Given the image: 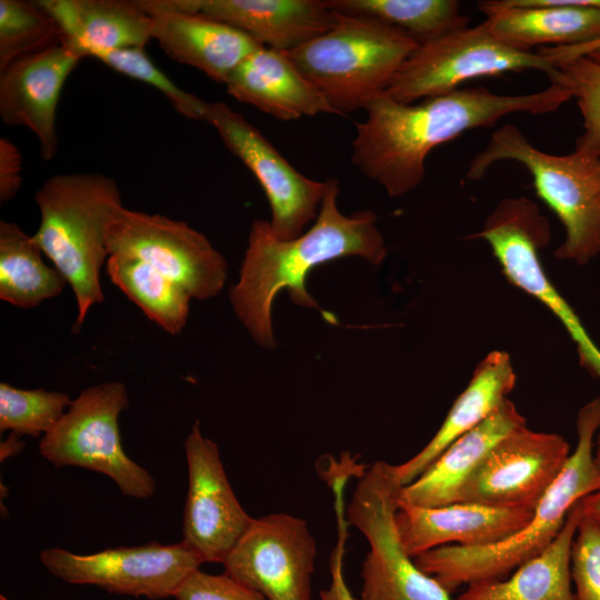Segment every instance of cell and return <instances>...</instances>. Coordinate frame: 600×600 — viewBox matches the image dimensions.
Segmentation results:
<instances>
[{"label": "cell", "instance_id": "obj_1", "mask_svg": "<svg viewBox=\"0 0 600 600\" xmlns=\"http://www.w3.org/2000/svg\"><path fill=\"white\" fill-rule=\"evenodd\" d=\"M571 99L557 83L524 94L466 88L414 103L383 93L368 103L364 120L356 123L351 162L390 197H402L422 182L427 157L436 147L468 130L492 127L511 113L553 112Z\"/></svg>", "mask_w": 600, "mask_h": 600}, {"label": "cell", "instance_id": "obj_2", "mask_svg": "<svg viewBox=\"0 0 600 600\" xmlns=\"http://www.w3.org/2000/svg\"><path fill=\"white\" fill-rule=\"evenodd\" d=\"M326 182L318 217L301 236L282 240L273 234L269 221L252 222L239 281L230 288V301L238 319L261 347L274 346L271 310L280 291L287 290L299 306L319 309L306 287L313 268L350 256L378 266L387 256L377 216L370 210L344 216L338 208V180Z\"/></svg>", "mask_w": 600, "mask_h": 600}, {"label": "cell", "instance_id": "obj_3", "mask_svg": "<svg viewBox=\"0 0 600 600\" xmlns=\"http://www.w3.org/2000/svg\"><path fill=\"white\" fill-rule=\"evenodd\" d=\"M576 426V448L534 508L529 523L496 543L432 549L414 558L418 568L452 592L463 584L504 578L548 548L572 507L582 498L600 491V468L594 460V442L600 429V397L580 408Z\"/></svg>", "mask_w": 600, "mask_h": 600}, {"label": "cell", "instance_id": "obj_4", "mask_svg": "<svg viewBox=\"0 0 600 600\" xmlns=\"http://www.w3.org/2000/svg\"><path fill=\"white\" fill-rule=\"evenodd\" d=\"M36 202L40 223L31 238L72 289L78 332L104 300L100 272L109 258V228L123 207L121 192L103 173H59L43 182Z\"/></svg>", "mask_w": 600, "mask_h": 600}, {"label": "cell", "instance_id": "obj_5", "mask_svg": "<svg viewBox=\"0 0 600 600\" xmlns=\"http://www.w3.org/2000/svg\"><path fill=\"white\" fill-rule=\"evenodd\" d=\"M418 47L383 22L337 12L330 30L286 53L337 116H346L383 94Z\"/></svg>", "mask_w": 600, "mask_h": 600}, {"label": "cell", "instance_id": "obj_6", "mask_svg": "<svg viewBox=\"0 0 600 600\" xmlns=\"http://www.w3.org/2000/svg\"><path fill=\"white\" fill-rule=\"evenodd\" d=\"M501 160H513L530 172L537 194L564 228L554 256L586 264L600 256V159L574 150L552 154L536 148L520 129L507 123L492 132L486 148L471 160L467 177L481 179Z\"/></svg>", "mask_w": 600, "mask_h": 600}, {"label": "cell", "instance_id": "obj_7", "mask_svg": "<svg viewBox=\"0 0 600 600\" xmlns=\"http://www.w3.org/2000/svg\"><path fill=\"white\" fill-rule=\"evenodd\" d=\"M402 483L396 464L383 460L364 469L347 507V523L366 538L361 600H453L406 551L396 522Z\"/></svg>", "mask_w": 600, "mask_h": 600}, {"label": "cell", "instance_id": "obj_8", "mask_svg": "<svg viewBox=\"0 0 600 600\" xmlns=\"http://www.w3.org/2000/svg\"><path fill=\"white\" fill-rule=\"evenodd\" d=\"M128 407V390L120 381L83 389L40 439V454L57 468L102 473L126 497L150 498L156 492L153 477L129 458L121 443L119 417Z\"/></svg>", "mask_w": 600, "mask_h": 600}, {"label": "cell", "instance_id": "obj_9", "mask_svg": "<svg viewBox=\"0 0 600 600\" xmlns=\"http://www.w3.org/2000/svg\"><path fill=\"white\" fill-rule=\"evenodd\" d=\"M526 70L542 71L550 81L557 72L538 51L503 43L482 22L420 44L384 93L394 101L414 103L456 91L459 84L476 78Z\"/></svg>", "mask_w": 600, "mask_h": 600}, {"label": "cell", "instance_id": "obj_10", "mask_svg": "<svg viewBox=\"0 0 600 600\" xmlns=\"http://www.w3.org/2000/svg\"><path fill=\"white\" fill-rule=\"evenodd\" d=\"M489 243L507 279L543 303L577 344L580 362L600 378V349L543 270L539 250L551 240L550 224L526 197L502 199L471 236Z\"/></svg>", "mask_w": 600, "mask_h": 600}, {"label": "cell", "instance_id": "obj_11", "mask_svg": "<svg viewBox=\"0 0 600 600\" xmlns=\"http://www.w3.org/2000/svg\"><path fill=\"white\" fill-rule=\"evenodd\" d=\"M39 557L48 572L64 582L152 600L173 597L182 582L203 563L183 541L173 544L151 541L90 554L48 548L41 550Z\"/></svg>", "mask_w": 600, "mask_h": 600}, {"label": "cell", "instance_id": "obj_12", "mask_svg": "<svg viewBox=\"0 0 600 600\" xmlns=\"http://www.w3.org/2000/svg\"><path fill=\"white\" fill-rule=\"evenodd\" d=\"M109 256L137 258L207 300L222 290L228 263L209 239L188 223L122 207L108 233Z\"/></svg>", "mask_w": 600, "mask_h": 600}, {"label": "cell", "instance_id": "obj_13", "mask_svg": "<svg viewBox=\"0 0 600 600\" xmlns=\"http://www.w3.org/2000/svg\"><path fill=\"white\" fill-rule=\"evenodd\" d=\"M206 121L260 183L270 204L273 234L282 240L301 236L318 217L327 182L299 172L254 126L224 102H209Z\"/></svg>", "mask_w": 600, "mask_h": 600}, {"label": "cell", "instance_id": "obj_14", "mask_svg": "<svg viewBox=\"0 0 600 600\" xmlns=\"http://www.w3.org/2000/svg\"><path fill=\"white\" fill-rule=\"evenodd\" d=\"M316 557L307 521L270 513L253 518L222 564L224 573L268 600H312Z\"/></svg>", "mask_w": 600, "mask_h": 600}, {"label": "cell", "instance_id": "obj_15", "mask_svg": "<svg viewBox=\"0 0 600 600\" xmlns=\"http://www.w3.org/2000/svg\"><path fill=\"white\" fill-rule=\"evenodd\" d=\"M570 453L560 434L522 427L493 447L464 481L456 502L534 509Z\"/></svg>", "mask_w": 600, "mask_h": 600}, {"label": "cell", "instance_id": "obj_16", "mask_svg": "<svg viewBox=\"0 0 600 600\" xmlns=\"http://www.w3.org/2000/svg\"><path fill=\"white\" fill-rule=\"evenodd\" d=\"M183 448L188 492L182 516V540L206 562H220L249 528L253 518L239 502L227 477L220 451L194 422Z\"/></svg>", "mask_w": 600, "mask_h": 600}, {"label": "cell", "instance_id": "obj_17", "mask_svg": "<svg viewBox=\"0 0 600 600\" xmlns=\"http://www.w3.org/2000/svg\"><path fill=\"white\" fill-rule=\"evenodd\" d=\"M83 57L66 41L0 70V116L34 133L43 160L58 152L57 110L62 88Z\"/></svg>", "mask_w": 600, "mask_h": 600}, {"label": "cell", "instance_id": "obj_18", "mask_svg": "<svg viewBox=\"0 0 600 600\" xmlns=\"http://www.w3.org/2000/svg\"><path fill=\"white\" fill-rule=\"evenodd\" d=\"M478 9L497 39L522 51L600 39V0H489Z\"/></svg>", "mask_w": 600, "mask_h": 600}, {"label": "cell", "instance_id": "obj_19", "mask_svg": "<svg viewBox=\"0 0 600 600\" xmlns=\"http://www.w3.org/2000/svg\"><path fill=\"white\" fill-rule=\"evenodd\" d=\"M534 509L454 502L438 507L399 504L397 528L411 558L442 546L477 547L521 530Z\"/></svg>", "mask_w": 600, "mask_h": 600}, {"label": "cell", "instance_id": "obj_20", "mask_svg": "<svg viewBox=\"0 0 600 600\" xmlns=\"http://www.w3.org/2000/svg\"><path fill=\"white\" fill-rule=\"evenodd\" d=\"M152 18V39L171 59L226 83L232 72L263 47L239 29L200 13L169 8L164 0H138Z\"/></svg>", "mask_w": 600, "mask_h": 600}, {"label": "cell", "instance_id": "obj_21", "mask_svg": "<svg viewBox=\"0 0 600 600\" xmlns=\"http://www.w3.org/2000/svg\"><path fill=\"white\" fill-rule=\"evenodd\" d=\"M176 6L228 23L259 44L283 52L327 32L337 21L326 0H177Z\"/></svg>", "mask_w": 600, "mask_h": 600}, {"label": "cell", "instance_id": "obj_22", "mask_svg": "<svg viewBox=\"0 0 600 600\" xmlns=\"http://www.w3.org/2000/svg\"><path fill=\"white\" fill-rule=\"evenodd\" d=\"M224 84L231 97L278 120L337 114L287 53L271 48L250 54Z\"/></svg>", "mask_w": 600, "mask_h": 600}, {"label": "cell", "instance_id": "obj_23", "mask_svg": "<svg viewBox=\"0 0 600 600\" xmlns=\"http://www.w3.org/2000/svg\"><path fill=\"white\" fill-rule=\"evenodd\" d=\"M526 419L508 398L479 426L453 441L414 481L402 487L399 504L438 507L454 503L464 481L493 447Z\"/></svg>", "mask_w": 600, "mask_h": 600}, {"label": "cell", "instance_id": "obj_24", "mask_svg": "<svg viewBox=\"0 0 600 600\" xmlns=\"http://www.w3.org/2000/svg\"><path fill=\"white\" fill-rule=\"evenodd\" d=\"M517 377L510 356L504 351L488 353L447 413L431 440L412 458L396 464L402 486L421 476L458 438L484 421L513 390Z\"/></svg>", "mask_w": 600, "mask_h": 600}, {"label": "cell", "instance_id": "obj_25", "mask_svg": "<svg viewBox=\"0 0 600 600\" xmlns=\"http://www.w3.org/2000/svg\"><path fill=\"white\" fill-rule=\"evenodd\" d=\"M58 22L63 41L83 58L92 50L144 48L152 18L138 0H38Z\"/></svg>", "mask_w": 600, "mask_h": 600}, {"label": "cell", "instance_id": "obj_26", "mask_svg": "<svg viewBox=\"0 0 600 600\" xmlns=\"http://www.w3.org/2000/svg\"><path fill=\"white\" fill-rule=\"evenodd\" d=\"M581 520L580 500L569 511L552 543L520 564L509 578L468 584L453 600H576L571 579V548Z\"/></svg>", "mask_w": 600, "mask_h": 600}, {"label": "cell", "instance_id": "obj_27", "mask_svg": "<svg viewBox=\"0 0 600 600\" xmlns=\"http://www.w3.org/2000/svg\"><path fill=\"white\" fill-rule=\"evenodd\" d=\"M66 278L43 260V252L17 223L0 221V299L21 309L59 296Z\"/></svg>", "mask_w": 600, "mask_h": 600}, {"label": "cell", "instance_id": "obj_28", "mask_svg": "<svg viewBox=\"0 0 600 600\" xmlns=\"http://www.w3.org/2000/svg\"><path fill=\"white\" fill-rule=\"evenodd\" d=\"M111 282L169 334L186 327L191 296L179 283L133 257L112 254L106 263Z\"/></svg>", "mask_w": 600, "mask_h": 600}, {"label": "cell", "instance_id": "obj_29", "mask_svg": "<svg viewBox=\"0 0 600 600\" xmlns=\"http://www.w3.org/2000/svg\"><path fill=\"white\" fill-rule=\"evenodd\" d=\"M337 12L378 20L424 44L469 27L457 0H326Z\"/></svg>", "mask_w": 600, "mask_h": 600}, {"label": "cell", "instance_id": "obj_30", "mask_svg": "<svg viewBox=\"0 0 600 600\" xmlns=\"http://www.w3.org/2000/svg\"><path fill=\"white\" fill-rule=\"evenodd\" d=\"M62 41L58 22L38 1L0 0V70Z\"/></svg>", "mask_w": 600, "mask_h": 600}, {"label": "cell", "instance_id": "obj_31", "mask_svg": "<svg viewBox=\"0 0 600 600\" xmlns=\"http://www.w3.org/2000/svg\"><path fill=\"white\" fill-rule=\"evenodd\" d=\"M72 400L60 391L19 389L0 383V431L43 437L63 416Z\"/></svg>", "mask_w": 600, "mask_h": 600}, {"label": "cell", "instance_id": "obj_32", "mask_svg": "<svg viewBox=\"0 0 600 600\" xmlns=\"http://www.w3.org/2000/svg\"><path fill=\"white\" fill-rule=\"evenodd\" d=\"M551 83L563 87L577 100L583 119V132L576 149L600 159V52L554 63Z\"/></svg>", "mask_w": 600, "mask_h": 600}, {"label": "cell", "instance_id": "obj_33", "mask_svg": "<svg viewBox=\"0 0 600 600\" xmlns=\"http://www.w3.org/2000/svg\"><path fill=\"white\" fill-rule=\"evenodd\" d=\"M87 57H92L121 74L157 89L186 118L206 121L209 102L178 87L152 62L143 48L98 49L90 51Z\"/></svg>", "mask_w": 600, "mask_h": 600}, {"label": "cell", "instance_id": "obj_34", "mask_svg": "<svg viewBox=\"0 0 600 600\" xmlns=\"http://www.w3.org/2000/svg\"><path fill=\"white\" fill-rule=\"evenodd\" d=\"M576 600H600V527L581 513L571 548Z\"/></svg>", "mask_w": 600, "mask_h": 600}, {"label": "cell", "instance_id": "obj_35", "mask_svg": "<svg viewBox=\"0 0 600 600\" xmlns=\"http://www.w3.org/2000/svg\"><path fill=\"white\" fill-rule=\"evenodd\" d=\"M176 600H268L227 573L193 571L179 587Z\"/></svg>", "mask_w": 600, "mask_h": 600}, {"label": "cell", "instance_id": "obj_36", "mask_svg": "<svg viewBox=\"0 0 600 600\" xmlns=\"http://www.w3.org/2000/svg\"><path fill=\"white\" fill-rule=\"evenodd\" d=\"M22 182V156L8 138L0 139V200L8 202L18 193Z\"/></svg>", "mask_w": 600, "mask_h": 600}, {"label": "cell", "instance_id": "obj_37", "mask_svg": "<svg viewBox=\"0 0 600 600\" xmlns=\"http://www.w3.org/2000/svg\"><path fill=\"white\" fill-rule=\"evenodd\" d=\"M343 510L338 509L339 517V540L330 558V584L320 591V600H361L357 599L350 591L343 572V556L346 541V526L342 516Z\"/></svg>", "mask_w": 600, "mask_h": 600}, {"label": "cell", "instance_id": "obj_38", "mask_svg": "<svg viewBox=\"0 0 600 600\" xmlns=\"http://www.w3.org/2000/svg\"><path fill=\"white\" fill-rule=\"evenodd\" d=\"M538 52L554 64L581 56L600 52V39L579 46L540 48Z\"/></svg>", "mask_w": 600, "mask_h": 600}, {"label": "cell", "instance_id": "obj_39", "mask_svg": "<svg viewBox=\"0 0 600 600\" xmlns=\"http://www.w3.org/2000/svg\"><path fill=\"white\" fill-rule=\"evenodd\" d=\"M580 503L582 516L600 527V491L582 498Z\"/></svg>", "mask_w": 600, "mask_h": 600}, {"label": "cell", "instance_id": "obj_40", "mask_svg": "<svg viewBox=\"0 0 600 600\" xmlns=\"http://www.w3.org/2000/svg\"><path fill=\"white\" fill-rule=\"evenodd\" d=\"M19 436L11 433V436L1 444V460L3 458L14 454L20 451L23 442L19 441Z\"/></svg>", "mask_w": 600, "mask_h": 600}, {"label": "cell", "instance_id": "obj_41", "mask_svg": "<svg viewBox=\"0 0 600 600\" xmlns=\"http://www.w3.org/2000/svg\"><path fill=\"white\" fill-rule=\"evenodd\" d=\"M594 460L600 468V433L597 434L594 442Z\"/></svg>", "mask_w": 600, "mask_h": 600}, {"label": "cell", "instance_id": "obj_42", "mask_svg": "<svg viewBox=\"0 0 600 600\" xmlns=\"http://www.w3.org/2000/svg\"><path fill=\"white\" fill-rule=\"evenodd\" d=\"M0 600H10V599L7 598L4 594H0Z\"/></svg>", "mask_w": 600, "mask_h": 600}, {"label": "cell", "instance_id": "obj_43", "mask_svg": "<svg viewBox=\"0 0 600 600\" xmlns=\"http://www.w3.org/2000/svg\"><path fill=\"white\" fill-rule=\"evenodd\" d=\"M598 176H599V179H600V163L598 166Z\"/></svg>", "mask_w": 600, "mask_h": 600}]
</instances>
